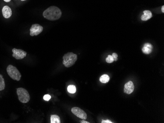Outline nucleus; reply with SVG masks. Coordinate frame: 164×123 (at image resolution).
Instances as JSON below:
<instances>
[{"instance_id":"f257e3e1","label":"nucleus","mask_w":164,"mask_h":123,"mask_svg":"<svg viewBox=\"0 0 164 123\" xmlns=\"http://www.w3.org/2000/svg\"><path fill=\"white\" fill-rule=\"evenodd\" d=\"M62 15L61 9L55 6H51L48 7L43 13V17L50 21H55L59 19Z\"/></svg>"},{"instance_id":"f03ea898","label":"nucleus","mask_w":164,"mask_h":123,"mask_svg":"<svg viewBox=\"0 0 164 123\" xmlns=\"http://www.w3.org/2000/svg\"><path fill=\"white\" fill-rule=\"evenodd\" d=\"M77 60V55L72 52H69L63 56L62 63L65 67H70L75 64Z\"/></svg>"},{"instance_id":"7ed1b4c3","label":"nucleus","mask_w":164,"mask_h":123,"mask_svg":"<svg viewBox=\"0 0 164 123\" xmlns=\"http://www.w3.org/2000/svg\"><path fill=\"white\" fill-rule=\"evenodd\" d=\"M17 94L19 101L22 103H27L30 100V95L29 92L24 88L17 89Z\"/></svg>"},{"instance_id":"20e7f679","label":"nucleus","mask_w":164,"mask_h":123,"mask_svg":"<svg viewBox=\"0 0 164 123\" xmlns=\"http://www.w3.org/2000/svg\"><path fill=\"white\" fill-rule=\"evenodd\" d=\"M7 71L9 76L13 80L19 81L21 77V74L17 68L12 65H9L7 68Z\"/></svg>"},{"instance_id":"39448f33","label":"nucleus","mask_w":164,"mask_h":123,"mask_svg":"<svg viewBox=\"0 0 164 123\" xmlns=\"http://www.w3.org/2000/svg\"><path fill=\"white\" fill-rule=\"evenodd\" d=\"M71 112L77 117L83 120H86L87 118V115L83 110L78 107H74L71 109Z\"/></svg>"},{"instance_id":"423d86ee","label":"nucleus","mask_w":164,"mask_h":123,"mask_svg":"<svg viewBox=\"0 0 164 123\" xmlns=\"http://www.w3.org/2000/svg\"><path fill=\"white\" fill-rule=\"evenodd\" d=\"M43 30V27L40 25L38 24L33 25L30 28V35L32 36L38 35L41 33Z\"/></svg>"},{"instance_id":"0eeeda50","label":"nucleus","mask_w":164,"mask_h":123,"mask_svg":"<svg viewBox=\"0 0 164 123\" xmlns=\"http://www.w3.org/2000/svg\"><path fill=\"white\" fill-rule=\"evenodd\" d=\"M12 51L13 52V54H12L13 57H15L16 59H22L27 56V53L21 49L13 48Z\"/></svg>"},{"instance_id":"6e6552de","label":"nucleus","mask_w":164,"mask_h":123,"mask_svg":"<svg viewBox=\"0 0 164 123\" xmlns=\"http://www.w3.org/2000/svg\"><path fill=\"white\" fill-rule=\"evenodd\" d=\"M134 83H133L132 82L129 81L128 82H127L124 85V92L127 94H130L134 91Z\"/></svg>"},{"instance_id":"1a4fd4ad","label":"nucleus","mask_w":164,"mask_h":123,"mask_svg":"<svg viewBox=\"0 0 164 123\" xmlns=\"http://www.w3.org/2000/svg\"><path fill=\"white\" fill-rule=\"evenodd\" d=\"M2 13H3V16L5 18H9L12 15V9L9 6H4L3 7L2 9Z\"/></svg>"},{"instance_id":"9d476101","label":"nucleus","mask_w":164,"mask_h":123,"mask_svg":"<svg viewBox=\"0 0 164 123\" xmlns=\"http://www.w3.org/2000/svg\"><path fill=\"white\" fill-rule=\"evenodd\" d=\"M153 50V46L150 43H145L142 48V51L145 54H150Z\"/></svg>"},{"instance_id":"9b49d317","label":"nucleus","mask_w":164,"mask_h":123,"mask_svg":"<svg viewBox=\"0 0 164 123\" xmlns=\"http://www.w3.org/2000/svg\"><path fill=\"white\" fill-rule=\"evenodd\" d=\"M152 17V14L149 10H144V14L142 15V20L146 21L149 20Z\"/></svg>"},{"instance_id":"f8f14e48","label":"nucleus","mask_w":164,"mask_h":123,"mask_svg":"<svg viewBox=\"0 0 164 123\" xmlns=\"http://www.w3.org/2000/svg\"><path fill=\"white\" fill-rule=\"evenodd\" d=\"M61 120L59 116L57 115H52L51 116V123H60Z\"/></svg>"},{"instance_id":"ddd939ff","label":"nucleus","mask_w":164,"mask_h":123,"mask_svg":"<svg viewBox=\"0 0 164 123\" xmlns=\"http://www.w3.org/2000/svg\"><path fill=\"white\" fill-rule=\"evenodd\" d=\"M109 76L106 74L103 75L102 76H101V77H100V81L101 83H106L109 82Z\"/></svg>"},{"instance_id":"4468645a","label":"nucleus","mask_w":164,"mask_h":123,"mask_svg":"<svg viewBox=\"0 0 164 123\" xmlns=\"http://www.w3.org/2000/svg\"><path fill=\"white\" fill-rule=\"evenodd\" d=\"M5 88V82L3 75L0 74V91H2Z\"/></svg>"},{"instance_id":"2eb2a0df","label":"nucleus","mask_w":164,"mask_h":123,"mask_svg":"<svg viewBox=\"0 0 164 123\" xmlns=\"http://www.w3.org/2000/svg\"><path fill=\"white\" fill-rule=\"evenodd\" d=\"M67 91L69 93L74 94L76 92V88L73 85H70L68 86Z\"/></svg>"},{"instance_id":"dca6fc26","label":"nucleus","mask_w":164,"mask_h":123,"mask_svg":"<svg viewBox=\"0 0 164 123\" xmlns=\"http://www.w3.org/2000/svg\"><path fill=\"white\" fill-rule=\"evenodd\" d=\"M106 62L108 63H112L114 62V59L112 57V56L109 55L108 57L106 59Z\"/></svg>"},{"instance_id":"f3484780","label":"nucleus","mask_w":164,"mask_h":123,"mask_svg":"<svg viewBox=\"0 0 164 123\" xmlns=\"http://www.w3.org/2000/svg\"><path fill=\"white\" fill-rule=\"evenodd\" d=\"M51 98V97L50 95H49L48 94H46L45 95L44 97H43V99H44L45 101H48L50 100Z\"/></svg>"},{"instance_id":"a211bd4d","label":"nucleus","mask_w":164,"mask_h":123,"mask_svg":"<svg viewBox=\"0 0 164 123\" xmlns=\"http://www.w3.org/2000/svg\"><path fill=\"white\" fill-rule=\"evenodd\" d=\"M112 57L114 59V61L115 62H117V60H118V54H116V53H114L112 54Z\"/></svg>"},{"instance_id":"6ab92c4d","label":"nucleus","mask_w":164,"mask_h":123,"mask_svg":"<svg viewBox=\"0 0 164 123\" xmlns=\"http://www.w3.org/2000/svg\"><path fill=\"white\" fill-rule=\"evenodd\" d=\"M102 123H112V122H111V121L108 120H103L102 121Z\"/></svg>"},{"instance_id":"aec40b11","label":"nucleus","mask_w":164,"mask_h":123,"mask_svg":"<svg viewBox=\"0 0 164 123\" xmlns=\"http://www.w3.org/2000/svg\"><path fill=\"white\" fill-rule=\"evenodd\" d=\"M81 123H89V122H87V121H84V120H83L82 121H81Z\"/></svg>"},{"instance_id":"412c9836","label":"nucleus","mask_w":164,"mask_h":123,"mask_svg":"<svg viewBox=\"0 0 164 123\" xmlns=\"http://www.w3.org/2000/svg\"><path fill=\"white\" fill-rule=\"evenodd\" d=\"M162 12H163V13H164V6H162Z\"/></svg>"},{"instance_id":"4be33fe9","label":"nucleus","mask_w":164,"mask_h":123,"mask_svg":"<svg viewBox=\"0 0 164 123\" xmlns=\"http://www.w3.org/2000/svg\"><path fill=\"white\" fill-rule=\"evenodd\" d=\"M4 1H6V2H9V1H10L11 0H4Z\"/></svg>"},{"instance_id":"5701e85b","label":"nucleus","mask_w":164,"mask_h":123,"mask_svg":"<svg viewBox=\"0 0 164 123\" xmlns=\"http://www.w3.org/2000/svg\"><path fill=\"white\" fill-rule=\"evenodd\" d=\"M21 1H25V0H21Z\"/></svg>"}]
</instances>
